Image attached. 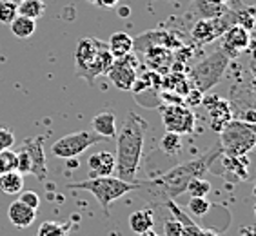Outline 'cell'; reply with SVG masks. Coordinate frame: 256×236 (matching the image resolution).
Instances as JSON below:
<instances>
[{
	"instance_id": "22",
	"label": "cell",
	"mask_w": 256,
	"mask_h": 236,
	"mask_svg": "<svg viewBox=\"0 0 256 236\" xmlns=\"http://www.w3.org/2000/svg\"><path fill=\"white\" fill-rule=\"evenodd\" d=\"M16 8H18V15L28 16L31 20H38L46 11V4L42 0H22L20 4H16Z\"/></svg>"
},
{
	"instance_id": "1",
	"label": "cell",
	"mask_w": 256,
	"mask_h": 236,
	"mask_svg": "<svg viewBox=\"0 0 256 236\" xmlns=\"http://www.w3.org/2000/svg\"><path fill=\"white\" fill-rule=\"evenodd\" d=\"M222 156V149L216 146L214 149H209L202 156L192 158L189 162L178 164L164 174H158L156 178H149L148 182H140L138 191L148 198L151 204L164 206L168 200H174L176 196L184 194L188 189V184L194 178H204V174L209 172L212 164Z\"/></svg>"
},
{
	"instance_id": "13",
	"label": "cell",
	"mask_w": 256,
	"mask_h": 236,
	"mask_svg": "<svg viewBox=\"0 0 256 236\" xmlns=\"http://www.w3.org/2000/svg\"><path fill=\"white\" fill-rule=\"evenodd\" d=\"M202 104H206L207 111L211 114V128L220 133L222 128L226 126L229 120H232L231 116V108H229V102L216 94H212V96H207V98H202Z\"/></svg>"
},
{
	"instance_id": "5",
	"label": "cell",
	"mask_w": 256,
	"mask_h": 236,
	"mask_svg": "<svg viewBox=\"0 0 256 236\" xmlns=\"http://www.w3.org/2000/svg\"><path fill=\"white\" fill-rule=\"evenodd\" d=\"M254 144V126L244 120H229L220 131V149L226 156H247V152L252 151Z\"/></svg>"
},
{
	"instance_id": "28",
	"label": "cell",
	"mask_w": 256,
	"mask_h": 236,
	"mask_svg": "<svg viewBox=\"0 0 256 236\" xmlns=\"http://www.w3.org/2000/svg\"><path fill=\"white\" fill-rule=\"evenodd\" d=\"M188 207L194 216H204V214H207L209 209H211V202H209L206 196H191Z\"/></svg>"
},
{
	"instance_id": "42",
	"label": "cell",
	"mask_w": 256,
	"mask_h": 236,
	"mask_svg": "<svg viewBox=\"0 0 256 236\" xmlns=\"http://www.w3.org/2000/svg\"><path fill=\"white\" fill-rule=\"evenodd\" d=\"M169 2H172V0H169Z\"/></svg>"
},
{
	"instance_id": "37",
	"label": "cell",
	"mask_w": 256,
	"mask_h": 236,
	"mask_svg": "<svg viewBox=\"0 0 256 236\" xmlns=\"http://www.w3.org/2000/svg\"><path fill=\"white\" fill-rule=\"evenodd\" d=\"M138 236H158V232L154 231V229H149V231L142 232V234H138Z\"/></svg>"
},
{
	"instance_id": "11",
	"label": "cell",
	"mask_w": 256,
	"mask_h": 236,
	"mask_svg": "<svg viewBox=\"0 0 256 236\" xmlns=\"http://www.w3.org/2000/svg\"><path fill=\"white\" fill-rule=\"evenodd\" d=\"M20 149L28 154L31 164V172L33 176H36L38 180H44L48 174V164H46V154L44 148H42V138H26Z\"/></svg>"
},
{
	"instance_id": "35",
	"label": "cell",
	"mask_w": 256,
	"mask_h": 236,
	"mask_svg": "<svg viewBox=\"0 0 256 236\" xmlns=\"http://www.w3.org/2000/svg\"><path fill=\"white\" fill-rule=\"evenodd\" d=\"M254 120H256L254 109H249V111L246 113V116H244V122H247V124H254Z\"/></svg>"
},
{
	"instance_id": "18",
	"label": "cell",
	"mask_w": 256,
	"mask_h": 236,
	"mask_svg": "<svg viewBox=\"0 0 256 236\" xmlns=\"http://www.w3.org/2000/svg\"><path fill=\"white\" fill-rule=\"evenodd\" d=\"M154 227V212L153 209H138L129 216V229L134 234H142Z\"/></svg>"
},
{
	"instance_id": "30",
	"label": "cell",
	"mask_w": 256,
	"mask_h": 236,
	"mask_svg": "<svg viewBox=\"0 0 256 236\" xmlns=\"http://www.w3.org/2000/svg\"><path fill=\"white\" fill-rule=\"evenodd\" d=\"M18 202H22L24 206L31 207V209H34V211H38L40 207V196L36 194L34 191H20L18 192Z\"/></svg>"
},
{
	"instance_id": "29",
	"label": "cell",
	"mask_w": 256,
	"mask_h": 236,
	"mask_svg": "<svg viewBox=\"0 0 256 236\" xmlns=\"http://www.w3.org/2000/svg\"><path fill=\"white\" fill-rule=\"evenodd\" d=\"M0 164H2V174L10 171H16V152L11 149L0 151Z\"/></svg>"
},
{
	"instance_id": "21",
	"label": "cell",
	"mask_w": 256,
	"mask_h": 236,
	"mask_svg": "<svg viewBox=\"0 0 256 236\" xmlns=\"http://www.w3.org/2000/svg\"><path fill=\"white\" fill-rule=\"evenodd\" d=\"M10 30L16 38H30L31 34L34 33V30H36V20L16 15L15 18H13V22L10 24Z\"/></svg>"
},
{
	"instance_id": "2",
	"label": "cell",
	"mask_w": 256,
	"mask_h": 236,
	"mask_svg": "<svg viewBox=\"0 0 256 236\" xmlns=\"http://www.w3.org/2000/svg\"><path fill=\"white\" fill-rule=\"evenodd\" d=\"M149 129L148 120L129 111L120 131H116V154H114V174L124 182H136L138 168L142 160L144 140Z\"/></svg>"
},
{
	"instance_id": "40",
	"label": "cell",
	"mask_w": 256,
	"mask_h": 236,
	"mask_svg": "<svg viewBox=\"0 0 256 236\" xmlns=\"http://www.w3.org/2000/svg\"><path fill=\"white\" fill-rule=\"evenodd\" d=\"M11 2H15V4H20V2H22V0H11Z\"/></svg>"
},
{
	"instance_id": "17",
	"label": "cell",
	"mask_w": 256,
	"mask_h": 236,
	"mask_svg": "<svg viewBox=\"0 0 256 236\" xmlns=\"http://www.w3.org/2000/svg\"><path fill=\"white\" fill-rule=\"evenodd\" d=\"M108 48L113 54V58H122L126 54L133 53L134 42L126 31H114L108 42Z\"/></svg>"
},
{
	"instance_id": "27",
	"label": "cell",
	"mask_w": 256,
	"mask_h": 236,
	"mask_svg": "<svg viewBox=\"0 0 256 236\" xmlns=\"http://www.w3.org/2000/svg\"><path fill=\"white\" fill-rule=\"evenodd\" d=\"M209 191H211V182H207L206 178H194L186 189V192H189L191 196H207Z\"/></svg>"
},
{
	"instance_id": "26",
	"label": "cell",
	"mask_w": 256,
	"mask_h": 236,
	"mask_svg": "<svg viewBox=\"0 0 256 236\" xmlns=\"http://www.w3.org/2000/svg\"><path fill=\"white\" fill-rule=\"evenodd\" d=\"M18 15V8L11 0H0V24L10 26L13 18Z\"/></svg>"
},
{
	"instance_id": "38",
	"label": "cell",
	"mask_w": 256,
	"mask_h": 236,
	"mask_svg": "<svg viewBox=\"0 0 256 236\" xmlns=\"http://www.w3.org/2000/svg\"><path fill=\"white\" fill-rule=\"evenodd\" d=\"M198 236H216V232H214V231H204V229H202Z\"/></svg>"
},
{
	"instance_id": "31",
	"label": "cell",
	"mask_w": 256,
	"mask_h": 236,
	"mask_svg": "<svg viewBox=\"0 0 256 236\" xmlns=\"http://www.w3.org/2000/svg\"><path fill=\"white\" fill-rule=\"evenodd\" d=\"M164 232H166V236H182L184 227L176 218L171 216L164 222Z\"/></svg>"
},
{
	"instance_id": "19",
	"label": "cell",
	"mask_w": 256,
	"mask_h": 236,
	"mask_svg": "<svg viewBox=\"0 0 256 236\" xmlns=\"http://www.w3.org/2000/svg\"><path fill=\"white\" fill-rule=\"evenodd\" d=\"M194 10L202 18H214L227 13V4H222L218 0H194Z\"/></svg>"
},
{
	"instance_id": "36",
	"label": "cell",
	"mask_w": 256,
	"mask_h": 236,
	"mask_svg": "<svg viewBox=\"0 0 256 236\" xmlns=\"http://www.w3.org/2000/svg\"><path fill=\"white\" fill-rule=\"evenodd\" d=\"M129 15H131V10H129L128 6H124V8L118 10V16H122V18H128Z\"/></svg>"
},
{
	"instance_id": "15",
	"label": "cell",
	"mask_w": 256,
	"mask_h": 236,
	"mask_svg": "<svg viewBox=\"0 0 256 236\" xmlns=\"http://www.w3.org/2000/svg\"><path fill=\"white\" fill-rule=\"evenodd\" d=\"M8 218H10V222L15 227H18V229H26V227H30L34 222V218H36V211L31 209V207L24 206V204L18 202V200H15V202L10 204Z\"/></svg>"
},
{
	"instance_id": "12",
	"label": "cell",
	"mask_w": 256,
	"mask_h": 236,
	"mask_svg": "<svg viewBox=\"0 0 256 236\" xmlns=\"http://www.w3.org/2000/svg\"><path fill=\"white\" fill-rule=\"evenodd\" d=\"M249 44H251V33L247 30H244L242 26L232 24V26H229L227 31L224 33V44L220 50L231 56V54H236V53H240V51L247 50Z\"/></svg>"
},
{
	"instance_id": "32",
	"label": "cell",
	"mask_w": 256,
	"mask_h": 236,
	"mask_svg": "<svg viewBox=\"0 0 256 236\" xmlns=\"http://www.w3.org/2000/svg\"><path fill=\"white\" fill-rule=\"evenodd\" d=\"M13 146H15V134H13V131L0 126V151L11 149Z\"/></svg>"
},
{
	"instance_id": "10",
	"label": "cell",
	"mask_w": 256,
	"mask_h": 236,
	"mask_svg": "<svg viewBox=\"0 0 256 236\" xmlns=\"http://www.w3.org/2000/svg\"><path fill=\"white\" fill-rule=\"evenodd\" d=\"M138 58H134L133 54L129 53L122 58H114L111 68L108 71L109 80L113 82L114 88H118L120 91H129V89L134 88V82H136L138 74Z\"/></svg>"
},
{
	"instance_id": "9",
	"label": "cell",
	"mask_w": 256,
	"mask_h": 236,
	"mask_svg": "<svg viewBox=\"0 0 256 236\" xmlns=\"http://www.w3.org/2000/svg\"><path fill=\"white\" fill-rule=\"evenodd\" d=\"M162 122L166 126V131L176 134H191L194 133L196 118L191 109L182 104H171L162 111Z\"/></svg>"
},
{
	"instance_id": "8",
	"label": "cell",
	"mask_w": 256,
	"mask_h": 236,
	"mask_svg": "<svg viewBox=\"0 0 256 236\" xmlns=\"http://www.w3.org/2000/svg\"><path fill=\"white\" fill-rule=\"evenodd\" d=\"M232 24H234V15H232L231 10H227V13L222 16L198 20L196 24L192 26L191 38L194 40L196 44L206 46V44H209V42H212V40H216L218 36H222L227 31V28Z\"/></svg>"
},
{
	"instance_id": "6",
	"label": "cell",
	"mask_w": 256,
	"mask_h": 236,
	"mask_svg": "<svg viewBox=\"0 0 256 236\" xmlns=\"http://www.w3.org/2000/svg\"><path fill=\"white\" fill-rule=\"evenodd\" d=\"M227 66H229V54L224 53L222 50L214 51L202 62H198L191 71V80L194 89L200 93H207L212 86H216L222 80Z\"/></svg>"
},
{
	"instance_id": "41",
	"label": "cell",
	"mask_w": 256,
	"mask_h": 236,
	"mask_svg": "<svg viewBox=\"0 0 256 236\" xmlns=\"http://www.w3.org/2000/svg\"><path fill=\"white\" fill-rule=\"evenodd\" d=\"M0 174H2V164H0Z\"/></svg>"
},
{
	"instance_id": "23",
	"label": "cell",
	"mask_w": 256,
	"mask_h": 236,
	"mask_svg": "<svg viewBox=\"0 0 256 236\" xmlns=\"http://www.w3.org/2000/svg\"><path fill=\"white\" fill-rule=\"evenodd\" d=\"M160 151L168 156H176L178 152L182 151V136L176 133H169L166 131V134L160 140Z\"/></svg>"
},
{
	"instance_id": "39",
	"label": "cell",
	"mask_w": 256,
	"mask_h": 236,
	"mask_svg": "<svg viewBox=\"0 0 256 236\" xmlns=\"http://www.w3.org/2000/svg\"><path fill=\"white\" fill-rule=\"evenodd\" d=\"M218 2H222V4H227V2H229V0H218Z\"/></svg>"
},
{
	"instance_id": "24",
	"label": "cell",
	"mask_w": 256,
	"mask_h": 236,
	"mask_svg": "<svg viewBox=\"0 0 256 236\" xmlns=\"http://www.w3.org/2000/svg\"><path fill=\"white\" fill-rule=\"evenodd\" d=\"M232 15H234V24L242 26L244 30L251 31L254 28V8L252 6H244L236 8V10H231Z\"/></svg>"
},
{
	"instance_id": "25",
	"label": "cell",
	"mask_w": 256,
	"mask_h": 236,
	"mask_svg": "<svg viewBox=\"0 0 256 236\" xmlns=\"http://www.w3.org/2000/svg\"><path fill=\"white\" fill-rule=\"evenodd\" d=\"M69 226L68 224H60V222H44L40 226L36 236H68Z\"/></svg>"
},
{
	"instance_id": "7",
	"label": "cell",
	"mask_w": 256,
	"mask_h": 236,
	"mask_svg": "<svg viewBox=\"0 0 256 236\" xmlns=\"http://www.w3.org/2000/svg\"><path fill=\"white\" fill-rule=\"evenodd\" d=\"M104 140L106 138L93 133V131H74V133H69L66 136L58 138L51 146V152L56 158L71 160V158H76L78 154L88 151L91 146H96V144L104 142Z\"/></svg>"
},
{
	"instance_id": "3",
	"label": "cell",
	"mask_w": 256,
	"mask_h": 236,
	"mask_svg": "<svg viewBox=\"0 0 256 236\" xmlns=\"http://www.w3.org/2000/svg\"><path fill=\"white\" fill-rule=\"evenodd\" d=\"M113 60L114 58L108 44L98 38H91V36L80 40L74 51L76 74L88 80L89 84H93V80L100 74H108Z\"/></svg>"
},
{
	"instance_id": "33",
	"label": "cell",
	"mask_w": 256,
	"mask_h": 236,
	"mask_svg": "<svg viewBox=\"0 0 256 236\" xmlns=\"http://www.w3.org/2000/svg\"><path fill=\"white\" fill-rule=\"evenodd\" d=\"M116 4H118V0H94V6H98V8H106V10L114 8Z\"/></svg>"
},
{
	"instance_id": "16",
	"label": "cell",
	"mask_w": 256,
	"mask_h": 236,
	"mask_svg": "<svg viewBox=\"0 0 256 236\" xmlns=\"http://www.w3.org/2000/svg\"><path fill=\"white\" fill-rule=\"evenodd\" d=\"M91 126H93V133L100 134L106 140L116 136V116L109 109H104V111L94 114Z\"/></svg>"
},
{
	"instance_id": "14",
	"label": "cell",
	"mask_w": 256,
	"mask_h": 236,
	"mask_svg": "<svg viewBox=\"0 0 256 236\" xmlns=\"http://www.w3.org/2000/svg\"><path fill=\"white\" fill-rule=\"evenodd\" d=\"M114 154L109 151H98L91 154L88 160L89 168V178L94 176H111L114 174Z\"/></svg>"
},
{
	"instance_id": "20",
	"label": "cell",
	"mask_w": 256,
	"mask_h": 236,
	"mask_svg": "<svg viewBox=\"0 0 256 236\" xmlns=\"http://www.w3.org/2000/svg\"><path fill=\"white\" fill-rule=\"evenodd\" d=\"M0 189L4 194H18L24 191V174L18 171H10L0 174Z\"/></svg>"
},
{
	"instance_id": "4",
	"label": "cell",
	"mask_w": 256,
	"mask_h": 236,
	"mask_svg": "<svg viewBox=\"0 0 256 236\" xmlns=\"http://www.w3.org/2000/svg\"><path fill=\"white\" fill-rule=\"evenodd\" d=\"M140 182H124L118 176H94L82 180V182L69 184L68 189H82V191L91 192L96 202L100 204L102 211L109 214V206L118 200L120 196L128 194L131 191H138Z\"/></svg>"
},
{
	"instance_id": "34",
	"label": "cell",
	"mask_w": 256,
	"mask_h": 236,
	"mask_svg": "<svg viewBox=\"0 0 256 236\" xmlns=\"http://www.w3.org/2000/svg\"><path fill=\"white\" fill-rule=\"evenodd\" d=\"M240 236H256L254 227H252V226H246V227H242V229H240Z\"/></svg>"
}]
</instances>
